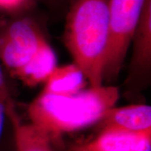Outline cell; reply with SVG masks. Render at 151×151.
Returning <instances> with one entry per match:
<instances>
[{
    "instance_id": "6da1fadb",
    "label": "cell",
    "mask_w": 151,
    "mask_h": 151,
    "mask_svg": "<svg viewBox=\"0 0 151 151\" xmlns=\"http://www.w3.org/2000/svg\"><path fill=\"white\" fill-rule=\"evenodd\" d=\"M119 98L117 87L104 85L69 96L41 92L29 104L27 113L30 123L44 132L52 144L66 134L97 124Z\"/></svg>"
},
{
    "instance_id": "7a4b0ae2",
    "label": "cell",
    "mask_w": 151,
    "mask_h": 151,
    "mask_svg": "<svg viewBox=\"0 0 151 151\" xmlns=\"http://www.w3.org/2000/svg\"><path fill=\"white\" fill-rule=\"evenodd\" d=\"M109 0H75L67 14L65 46L90 86L103 85L109 41Z\"/></svg>"
},
{
    "instance_id": "3957f363",
    "label": "cell",
    "mask_w": 151,
    "mask_h": 151,
    "mask_svg": "<svg viewBox=\"0 0 151 151\" xmlns=\"http://www.w3.org/2000/svg\"><path fill=\"white\" fill-rule=\"evenodd\" d=\"M146 0H109V41L104 81L118 77Z\"/></svg>"
},
{
    "instance_id": "277c9868",
    "label": "cell",
    "mask_w": 151,
    "mask_h": 151,
    "mask_svg": "<svg viewBox=\"0 0 151 151\" xmlns=\"http://www.w3.org/2000/svg\"><path fill=\"white\" fill-rule=\"evenodd\" d=\"M45 41L30 20L13 22L0 34V61L13 72L27 63Z\"/></svg>"
},
{
    "instance_id": "5b68a950",
    "label": "cell",
    "mask_w": 151,
    "mask_h": 151,
    "mask_svg": "<svg viewBox=\"0 0 151 151\" xmlns=\"http://www.w3.org/2000/svg\"><path fill=\"white\" fill-rule=\"evenodd\" d=\"M69 151H151V132L99 129L92 139L71 145Z\"/></svg>"
},
{
    "instance_id": "8992f818",
    "label": "cell",
    "mask_w": 151,
    "mask_h": 151,
    "mask_svg": "<svg viewBox=\"0 0 151 151\" xmlns=\"http://www.w3.org/2000/svg\"><path fill=\"white\" fill-rule=\"evenodd\" d=\"M99 129H118L132 132H151V107L132 104L113 107L98 122Z\"/></svg>"
},
{
    "instance_id": "52a82bcc",
    "label": "cell",
    "mask_w": 151,
    "mask_h": 151,
    "mask_svg": "<svg viewBox=\"0 0 151 151\" xmlns=\"http://www.w3.org/2000/svg\"><path fill=\"white\" fill-rule=\"evenodd\" d=\"M57 67L55 52L46 40L27 63L12 73L27 86L35 87L45 83Z\"/></svg>"
},
{
    "instance_id": "ba28073f",
    "label": "cell",
    "mask_w": 151,
    "mask_h": 151,
    "mask_svg": "<svg viewBox=\"0 0 151 151\" xmlns=\"http://www.w3.org/2000/svg\"><path fill=\"white\" fill-rule=\"evenodd\" d=\"M87 79L81 68L75 63L58 66L45 83L41 92L69 96L85 89Z\"/></svg>"
},
{
    "instance_id": "9c48e42d",
    "label": "cell",
    "mask_w": 151,
    "mask_h": 151,
    "mask_svg": "<svg viewBox=\"0 0 151 151\" xmlns=\"http://www.w3.org/2000/svg\"><path fill=\"white\" fill-rule=\"evenodd\" d=\"M132 42L133 67L137 70H149L151 65V0H146Z\"/></svg>"
},
{
    "instance_id": "30bf717a",
    "label": "cell",
    "mask_w": 151,
    "mask_h": 151,
    "mask_svg": "<svg viewBox=\"0 0 151 151\" xmlns=\"http://www.w3.org/2000/svg\"><path fill=\"white\" fill-rule=\"evenodd\" d=\"M6 112L11 117L17 151H53L51 142L43 131L32 123L24 124L19 120L10 102Z\"/></svg>"
},
{
    "instance_id": "8fae6325",
    "label": "cell",
    "mask_w": 151,
    "mask_h": 151,
    "mask_svg": "<svg viewBox=\"0 0 151 151\" xmlns=\"http://www.w3.org/2000/svg\"><path fill=\"white\" fill-rule=\"evenodd\" d=\"M28 0H0V11H14L18 10Z\"/></svg>"
},
{
    "instance_id": "7c38bea8",
    "label": "cell",
    "mask_w": 151,
    "mask_h": 151,
    "mask_svg": "<svg viewBox=\"0 0 151 151\" xmlns=\"http://www.w3.org/2000/svg\"><path fill=\"white\" fill-rule=\"evenodd\" d=\"M11 101L9 99L0 97V137H1V132H2L4 117L6 113L7 105Z\"/></svg>"
},
{
    "instance_id": "4fadbf2b",
    "label": "cell",
    "mask_w": 151,
    "mask_h": 151,
    "mask_svg": "<svg viewBox=\"0 0 151 151\" xmlns=\"http://www.w3.org/2000/svg\"><path fill=\"white\" fill-rule=\"evenodd\" d=\"M0 97L9 99L8 89H7L4 77L2 70H1V64H0Z\"/></svg>"
},
{
    "instance_id": "5bb4252c",
    "label": "cell",
    "mask_w": 151,
    "mask_h": 151,
    "mask_svg": "<svg viewBox=\"0 0 151 151\" xmlns=\"http://www.w3.org/2000/svg\"><path fill=\"white\" fill-rule=\"evenodd\" d=\"M4 25V23H3V21L1 20H0V28L2 27Z\"/></svg>"
}]
</instances>
